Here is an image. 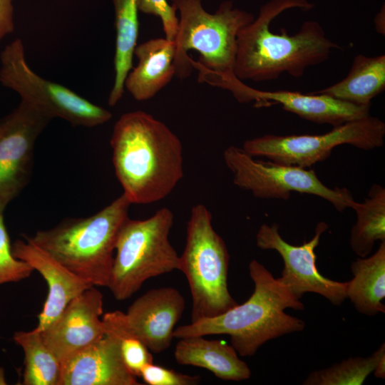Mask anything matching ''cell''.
Instances as JSON below:
<instances>
[{"label": "cell", "instance_id": "obj_30", "mask_svg": "<svg viewBox=\"0 0 385 385\" xmlns=\"http://www.w3.org/2000/svg\"><path fill=\"white\" fill-rule=\"evenodd\" d=\"M14 30L12 0H0V41Z\"/></svg>", "mask_w": 385, "mask_h": 385}, {"label": "cell", "instance_id": "obj_2", "mask_svg": "<svg viewBox=\"0 0 385 385\" xmlns=\"http://www.w3.org/2000/svg\"><path fill=\"white\" fill-rule=\"evenodd\" d=\"M313 7L307 0H270L262 5L257 18L238 33L234 68L237 78L266 81L284 73L299 78L308 67L326 61L340 47L327 38L317 21H305L294 35L285 29L280 34L270 30L272 21L284 11Z\"/></svg>", "mask_w": 385, "mask_h": 385}, {"label": "cell", "instance_id": "obj_8", "mask_svg": "<svg viewBox=\"0 0 385 385\" xmlns=\"http://www.w3.org/2000/svg\"><path fill=\"white\" fill-rule=\"evenodd\" d=\"M385 123L370 115L353 120L319 135L267 134L246 140L242 148L253 157L307 168L327 159L335 148L344 144L362 150L382 147Z\"/></svg>", "mask_w": 385, "mask_h": 385}, {"label": "cell", "instance_id": "obj_25", "mask_svg": "<svg viewBox=\"0 0 385 385\" xmlns=\"http://www.w3.org/2000/svg\"><path fill=\"white\" fill-rule=\"evenodd\" d=\"M384 355L385 344L383 343L368 357H349L326 369L311 372L302 384L361 385Z\"/></svg>", "mask_w": 385, "mask_h": 385}, {"label": "cell", "instance_id": "obj_31", "mask_svg": "<svg viewBox=\"0 0 385 385\" xmlns=\"http://www.w3.org/2000/svg\"><path fill=\"white\" fill-rule=\"evenodd\" d=\"M374 26L377 33L384 36L385 34V9L384 4L374 18Z\"/></svg>", "mask_w": 385, "mask_h": 385}, {"label": "cell", "instance_id": "obj_14", "mask_svg": "<svg viewBox=\"0 0 385 385\" xmlns=\"http://www.w3.org/2000/svg\"><path fill=\"white\" fill-rule=\"evenodd\" d=\"M185 305L178 289L164 287L150 289L137 298L125 315L129 327L150 351L160 354L170 346Z\"/></svg>", "mask_w": 385, "mask_h": 385}, {"label": "cell", "instance_id": "obj_28", "mask_svg": "<svg viewBox=\"0 0 385 385\" xmlns=\"http://www.w3.org/2000/svg\"><path fill=\"white\" fill-rule=\"evenodd\" d=\"M138 11L159 17L163 25L165 37L173 40L178 31L179 20L177 11L167 0H137Z\"/></svg>", "mask_w": 385, "mask_h": 385}, {"label": "cell", "instance_id": "obj_33", "mask_svg": "<svg viewBox=\"0 0 385 385\" xmlns=\"http://www.w3.org/2000/svg\"><path fill=\"white\" fill-rule=\"evenodd\" d=\"M5 384H7V383L5 379L4 370L2 367L0 366V385Z\"/></svg>", "mask_w": 385, "mask_h": 385}, {"label": "cell", "instance_id": "obj_9", "mask_svg": "<svg viewBox=\"0 0 385 385\" xmlns=\"http://www.w3.org/2000/svg\"><path fill=\"white\" fill-rule=\"evenodd\" d=\"M225 163L232 173L233 183L250 191L257 198L288 200L292 192L309 194L330 202L339 212L357 202L346 188H330L313 170L255 159L242 147L231 145L223 153Z\"/></svg>", "mask_w": 385, "mask_h": 385}, {"label": "cell", "instance_id": "obj_5", "mask_svg": "<svg viewBox=\"0 0 385 385\" xmlns=\"http://www.w3.org/2000/svg\"><path fill=\"white\" fill-rule=\"evenodd\" d=\"M130 205L122 194L94 215L66 220L29 238L91 286L108 287L118 234Z\"/></svg>", "mask_w": 385, "mask_h": 385}, {"label": "cell", "instance_id": "obj_19", "mask_svg": "<svg viewBox=\"0 0 385 385\" xmlns=\"http://www.w3.org/2000/svg\"><path fill=\"white\" fill-rule=\"evenodd\" d=\"M174 357L179 364L205 369L222 380L240 381L251 376L250 369L235 348L220 340L202 336L180 338Z\"/></svg>", "mask_w": 385, "mask_h": 385}, {"label": "cell", "instance_id": "obj_27", "mask_svg": "<svg viewBox=\"0 0 385 385\" xmlns=\"http://www.w3.org/2000/svg\"><path fill=\"white\" fill-rule=\"evenodd\" d=\"M34 269L27 262L16 258L4 220L0 211V285L27 279Z\"/></svg>", "mask_w": 385, "mask_h": 385}, {"label": "cell", "instance_id": "obj_22", "mask_svg": "<svg viewBox=\"0 0 385 385\" xmlns=\"http://www.w3.org/2000/svg\"><path fill=\"white\" fill-rule=\"evenodd\" d=\"M115 9L116 30L114 56L115 77L108 96V104L114 106L124 93V82L133 68V52L139 31L137 0H112Z\"/></svg>", "mask_w": 385, "mask_h": 385}, {"label": "cell", "instance_id": "obj_18", "mask_svg": "<svg viewBox=\"0 0 385 385\" xmlns=\"http://www.w3.org/2000/svg\"><path fill=\"white\" fill-rule=\"evenodd\" d=\"M175 41L165 37L137 45L133 55L138 64L128 73L124 88L138 101L154 97L175 76Z\"/></svg>", "mask_w": 385, "mask_h": 385}, {"label": "cell", "instance_id": "obj_4", "mask_svg": "<svg viewBox=\"0 0 385 385\" xmlns=\"http://www.w3.org/2000/svg\"><path fill=\"white\" fill-rule=\"evenodd\" d=\"M248 268L255 288L246 302L216 317L181 325L173 337L227 334L240 356H250L271 339L302 331L304 322L284 312L304 309L299 299L257 260H252Z\"/></svg>", "mask_w": 385, "mask_h": 385}, {"label": "cell", "instance_id": "obj_24", "mask_svg": "<svg viewBox=\"0 0 385 385\" xmlns=\"http://www.w3.org/2000/svg\"><path fill=\"white\" fill-rule=\"evenodd\" d=\"M14 342L24 353L23 385H58L61 363L43 340L36 328L31 331H17Z\"/></svg>", "mask_w": 385, "mask_h": 385}, {"label": "cell", "instance_id": "obj_15", "mask_svg": "<svg viewBox=\"0 0 385 385\" xmlns=\"http://www.w3.org/2000/svg\"><path fill=\"white\" fill-rule=\"evenodd\" d=\"M140 384L123 360L118 339L108 333L63 361L58 381V385Z\"/></svg>", "mask_w": 385, "mask_h": 385}, {"label": "cell", "instance_id": "obj_16", "mask_svg": "<svg viewBox=\"0 0 385 385\" xmlns=\"http://www.w3.org/2000/svg\"><path fill=\"white\" fill-rule=\"evenodd\" d=\"M11 250L16 258L27 262L47 282V297L38 315L36 329L38 331L43 330L53 322L73 299L93 287L66 268L29 237H26V240H16Z\"/></svg>", "mask_w": 385, "mask_h": 385}, {"label": "cell", "instance_id": "obj_12", "mask_svg": "<svg viewBox=\"0 0 385 385\" xmlns=\"http://www.w3.org/2000/svg\"><path fill=\"white\" fill-rule=\"evenodd\" d=\"M327 229L326 222H319L310 240L293 245L282 237L277 224H262L256 234V245L261 250H273L280 255L284 267L278 279L297 298L307 292L316 293L337 306L346 299V282L324 277L316 265L314 250Z\"/></svg>", "mask_w": 385, "mask_h": 385}, {"label": "cell", "instance_id": "obj_1", "mask_svg": "<svg viewBox=\"0 0 385 385\" xmlns=\"http://www.w3.org/2000/svg\"><path fill=\"white\" fill-rule=\"evenodd\" d=\"M115 173L131 204L163 200L183 177V151L179 138L150 114H123L110 140Z\"/></svg>", "mask_w": 385, "mask_h": 385}, {"label": "cell", "instance_id": "obj_20", "mask_svg": "<svg viewBox=\"0 0 385 385\" xmlns=\"http://www.w3.org/2000/svg\"><path fill=\"white\" fill-rule=\"evenodd\" d=\"M353 278L346 282V295L361 314L374 316L385 312V241L371 255L352 262Z\"/></svg>", "mask_w": 385, "mask_h": 385}, {"label": "cell", "instance_id": "obj_10", "mask_svg": "<svg viewBox=\"0 0 385 385\" xmlns=\"http://www.w3.org/2000/svg\"><path fill=\"white\" fill-rule=\"evenodd\" d=\"M0 82L33 103L52 119L60 118L73 126L95 127L112 118V113L68 88L45 79L27 63L21 39L7 44L0 54Z\"/></svg>", "mask_w": 385, "mask_h": 385}, {"label": "cell", "instance_id": "obj_29", "mask_svg": "<svg viewBox=\"0 0 385 385\" xmlns=\"http://www.w3.org/2000/svg\"><path fill=\"white\" fill-rule=\"evenodd\" d=\"M139 376L149 385H196L200 382L199 376L179 373L153 362L145 364Z\"/></svg>", "mask_w": 385, "mask_h": 385}, {"label": "cell", "instance_id": "obj_32", "mask_svg": "<svg viewBox=\"0 0 385 385\" xmlns=\"http://www.w3.org/2000/svg\"><path fill=\"white\" fill-rule=\"evenodd\" d=\"M373 372L376 378H385V355L379 359Z\"/></svg>", "mask_w": 385, "mask_h": 385}, {"label": "cell", "instance_id": "obj_23", "mask_svg": "<svg viewBox=\"0 0 385 385\" xmlns=\"http://www.w3.org/2000/svg\"><path fill=\"white\" fill-rule=\"evenodd\" d=\"M356 222L351 230L349 243L359 257L369 256L377 241H385V188L374 184L363 202L354 208Z\"/></svg>", "mask_w": 385, "mask_h": 385}, {"label": "cell", "instance_id": "obj_26", "mask_svg": "<svg viewBox=\"0 0 385 385\" xmlns=\"http://www.w3.org/2000/svg\"><path fill=\"white\" fill-rule=\"evenodd\" d=\"M102 319L105 334H111L118 339L125 366L133 374L139 376L142 368L153 362L151 352L129 327L124 312H107Z\"/></svg>", "mask_w": 385, "mask_h": 385}, {"label": "cell", "instance_id": "obj_11", "mask_svg": "<svg viewBox=\"0 0 385 385\" xmlns=\"http://www.w3.org/2000/svg\"><path fill=\"white\" fill-rule=\"evenodd\" d=\"M51 120L24 100L0 118V211L4 212L29 183L36 140Z\"/></svg>", "mask_w": 385, "mask_h": 385}, {"label": "cell", "instance_id": "obj_3", "mask_svg": "<svg viewBox=\"0 0 385 385\" xmlns=\"http://www.w3.org/2000/svg\"><path fill=\"white\" fill-rule=\"evenodd\" d=\"M171 1L180 15L174 39L175 76L187 78L195 68L200 83L227 90L237 101L247 85L234 71L237 38L255 16L230 1L212 14L202 7V0Z\"/></svg>", "mask_w": 385, "mask_h": 385}, {"label": "cell", "instance_id": "obj_6", "mask_svg": "<svg viewBox=\"0 0 385 385\" xmlns=\"http://www.w3.org/2000/svg\"><path fill=\"white\" fill-rule=\"evenodd\" d=\"M229 262L227 246L213 228L210 212L202 204L194 205L178 267L190 290L191 322L216 317L238 304L228 289Z\"/></svg>", "mask_w": 385, "mask_h": 385}, {"label": "cell", "instance_id": "obj_21", "mask_svg": "<svg viewBox=\"0 0 385 385\" xmlns=\"http://www.w3.org/2000/svg\"><path fill=\"white\" fill-rule=\"evenodd\" d=\"M385 89V55H356L347 76L314 93L325 94L358 106H369Z\"/></svg>", "mask_w": 385, "mask_h": 385}, {"label": "cell", "instance_id": "obj_7", "mask_svg": "<svg viewBox=\"0 0 385 385\" xmlns=\"http://www.w3.org/2000/svg\"><path fill=\"white\" fill-rule=\"evenodd\" d=\"M173 218L163 207L147 219L124 221L108 287L116 299H127L148 279L178 270L179 255L169 241Z\"/></svg>", "mask_w": 385, "mask_h": 385}, {"label": "cell", "instance_id": "obj_13", "mask_svg": "<svg viewBox=\"0 0 385 385\" xmlns=\"http://www.w3.org/2000/svg\"><path fill=\"white\" fill-rule=\"evenodd\" d=\"M103 294L93 286L73 299L46 328L43 342L61 363L105 335Z\"/></svg>", "mask_w": 385, "mask_h": 385}, {"label": "cell", "instance_id": "obj_17", "mask_svg": "<svg viewBox=\"0 0 385 385\" xmlns=\"http://www.w3.org/2000/svg\"><path fill=\"white\" fill-rule=\"evenodd\" d=\"M249 102L257 107L275 103L287 111L319 124L333 127L369 115L371 105L358 106L319 93L289 91H260L252 88Z\"/></svg>", "mask_w": 385, "mask_h": 385}]
</instances>
